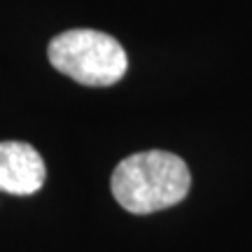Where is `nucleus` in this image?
Listing matches in <instances>:
<instances>
[{"label": "nucleus", "mask_w": 252, "mask_h": 252, "mask_svg": "<svg viewBox=\"0 0 252 252\" xmlns=\"http://www.w3.org/2000/svg\"><path fill=\"white\" fill-rule=\"evenodd\" d=\"M112 196L133 215H150L185 201L191 173L185 159L166 150L135 152L117 163L110 180Z\"/></svg>", "instance_id": "f257e3e1"}, {"label": "nucleus", "mask_w": 252, "mask_h": 252, "mask_svg": "<svg viewBox=\"0 0 252 252\" xmlns=\"http://www.w3.org/2000/svg\"><path fill=\"white\" fill-rule=\"evenodd\" d=\"M47 59L56 72L96 89L117 84L128 72V54L122 42L91 28H72L54 35L47 45Z\"/></svg>", "instance_id": "f03ea898"}, {"label": "nucleus", "mask_w": 252, "mask_h": 252, "mask_svg": "<svg viewBox=\"0 0 252 252\" xmlns=\"http://www.w3.org/2000/svg\"><path fill=\"white\" fill-rule=\"evenodd\" d=\"M45 178V159L33 145L19 140L0 143V191L14 196H31L42 189Z\"/></svg>", "instance_id": "7ed1b4c3"}]
</instances>
